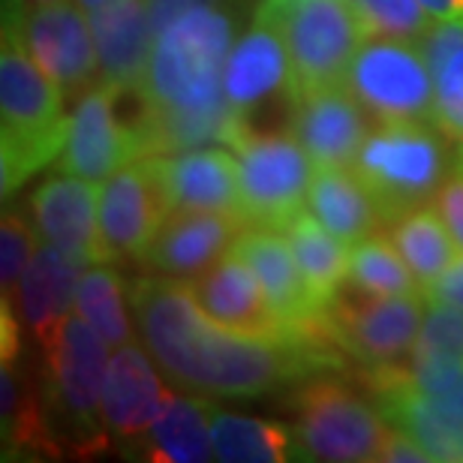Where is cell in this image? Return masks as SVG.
Instances as JSON below:
<instances>
[{
	"label": "cell",
	"instance_id": "cell-1",
	"mask_svg": "<svg viewBox=\"0 0 463 463\" xmlns=\"http://www.w3.org/2000/svg\"><path fill=\"white\" fill-rule=\"evenodd\" d=\"M138 340L172 383L205 397H262L337 367L313 337L241 335L211 319L178 277H142L129 283Z\"/></svg>",
	"mask_w": 463,
	"mask_h": 463
},
{
	"label": "cell",
	"instance_id": "cell-2",
	"mask_svg": "<svg viewBox=\"0 0 463 463\" xmlns=\"http://www.w3.org/2000/svg\"><path fill=\"white\" fill-rule=\"evenodd\" d=\"M235 43V18L214 6H196L154 40L138 97L147 156L205 145L238 147L250 136L247 120L226 103L223 70Z\"/></svg>",
	"mask_w": 463,
	"mask_h": 463
},
{
	"label": "cell",
	"instance_id": "cell-3",
	"mask_svg": "<svg viewBox=\"0 0 463 463\" xmlns=\"http://www.w3.org/2000/svg\"><path fill=\"white\" fill-rule=\"evenodd\" d=\"M0 193L9 199L36 172L58 163L70 136L63 90L13 33L0 52Z\"/></svg>",
	"mask_w": 463,
	"mask_h": 463
},
{
	"label": "cell",
	"instance_id": "cell-4",
	"mask_svg": "<svg viewBox=\"0 0 463 463\" xmlns=\"http://www.w3.org/2000/svg\"><path fill=\"white\" fill-rule=\"evenodd\" d=\"M449 136L430 120H383L373 127L352 163L379 202L385 223L430 205L455 172Z\"/></svg>",
	"mask_w": 463,
	"mask_h": 463
},
{
	"label": "cell",
	"instance_id": "cell-5",
	"mask_svg": "<svg viewBox=\"0 0 463 463\" xmlns=\"http://www.w3.org/2000/svg\"><path fill=\"white\" fill-rule=\"evenodd\" d=\"M256 18L283 33L292 61L289 97L344 85L346 70L364 43L349 0H259Z\"/></svg>",
	"mask_w": 463,
	"mask_h": 463
},
{
	"label": "cell",
	"instance_id": "cell-6",
	"mask_svg": "<svg viewBox=\"0 0 463 463\" xmlns=\"http://www.w3.org/2000/svg\"><path fill=\"white\" fill-rule=\"evenodd\" d=\"M43 349L49 361L52 412L81 455L99 451L109 442L103 421V383L112 358L109 344L72 310Z\"/></svg>",
	"mask_w": 463,
	"mask_h": 463
},
{
	"label": "cell",
	"instance_id": "cell-7",
	"mask_svg": "<svg viewBox=\"0 0 463 463\" xmlns=\"http://www.w3.org/2000/svg\"><path fill=\"white\" fill-rule=\"evenodd\" d=\"M388 430L392 424L383 410L370 406L364 397L337 379L317 373L301 385L295 439L304 460H376Z\"/></svg>",
	"mask_w": 463,
	"mask_h": 463
},
{
	"label": "cell",
	"instance_id": "cell-8",
	"mask_svg": "<svg viewBox=\"0 0 463 463\" xmlns=\"http://www.w3.org/2000/svg\"><path fill=\"white\" fill-rule=\"evenodd\" d=\"M4 33H13L24 45L63 97H81L99 81L94 24L76 0L40 6L4 0Z\"/></svg>",
	"mask_w": 463,
	"mask_h": 463
},
{
	"label": "cell",
	"instance_id": "cell-9",
	"mask_svg": "<svg viewBox=\"0 0 463 463\" xmlns=\"http://www.w3.org/2000/svg\"><path fill=\"white\" fill-rule=\"evenodd\" d=\"M344 85L376 120H430L437 88L421 43L397 36H364Z\"/></svg>",
	"mask_w": 463,
	"mask_h": 463
},
{
	"label": "cell",
	"instance_id": "cell-10",
	"mask_svg": "<svg viewBox=\"0 0 463 463\" xmlns=\"http://www.w3.org/2000/svg\"><path fill=\"white\" fill-rule=\"evenodd\" d=\"M241 217L247 226L286 229L307 211L317 163L292 133H250L235 147Z\"/></svg>",
	"mask_w": 463,
	"mask_h": 463
},
{
	"label": "cell",
	"instance_id": "cell-11",
	"mask_svg": "<svg viewBox=\"0 0 463 463\" xmlns=\"http://www.w3.org/2000/svg\"><path fill=\"white\" fill-rule=\"evenodd\" d=\"M424 295H370V292H337L328 304L322 331L349 352L352 358L370 367L403 364L419 340Z\"/></svg>",
	"mask_w": 463,
	"mask_h": 463
},
{
	"label": "cell",
	"instance_id": "cell-12",
	"mask_svg": "<svg viewBox=\"0 0 463 463\" xmlns=\"http://www.w3.org/2000/svg\"><path fill=\"white\" fill-rule=\"evenodd\" d=\"M124 90L97 81L76 99L70 112V136L61 154V172L79 175L90 184H103L120 165L147 156L142 120L120 115Z\"/></svg>",
	"mask_w": 463,
	"mask_h": 463
},
{
	"label": "cell",
	"instance_id": "cell-13",
	"mask_svg": "<svg viewBox=\"0 0 463 463\" xmlns=\"http://www.w3.org/2000/svg\"><path fill=\"white\" fill-rule=\"evenodd\" d=\"M376 406L388 424L410 433L439 463H463V373L433 394L419 392L401 370L373 367Z\"/></svg>",
	"mask_w": 463,
	"mask_h": 463
},
{
	"label": "cell",
	"instance_id": "cell-14",
	"mask_svg": "<svg viewBox=\"0 0 463 463\" xmlns=\"http://www.w3.org/2000/svg\"><path fill=\"white\" fill-rule=\"evenodd\" d=\"M165 202L147 156L120 165L99 184V256L142 259L165 220Z\"/></svg>",
	"mask_w": 463,
	"mask_h": 463
},
{
	"label": "cell",
	"instance_id": "cell-15",
	"mask_svg": "<svg viewBox=\"0 0 463 463\" xmlns=\"http://www.w3.org/2000/svg\"><path fill=\"white\" fill-rule=\"evenodd\" d=\"M235 250L253 268L274 317L292 337H313L317 331H322L326 310L310 295L283 229L244 226L235 241Z\"/></svg>",
	"mask_w": 463,
	"mask_h": 463
},
{
	"label": "cell",
	"instance_id": "cell-16",
	"mask_svg": "<svg viewBox=\"0 0 463 463\" xmlns=\"http://www.w3.org/2000/svg\"><path fill=\"white\" fill-rule=\"evenodd\" d=\"M292 99V136L298 138L317 169H352L370 133L367 109L346 85L304 90Z\"/></svg>",
	"mask_w": 463,
	"mask_h": 463
},
{
	"label": "cell",
	"instance_id": "cell-17",
	"mask_svg": "<svg viewBox=\"0 0 463 463\" xmlns=\"http://www.w3.org/2000/svg\"><path fill=\"white\" fill-rule=\"evenodd\" d=\"M160 184L165 211H208V214H241L238 156L220 147L147 156Z\"/></svg>",
	"mask_w": 463,
	"mask_h": 463
},
{
	"label": "cell",
	"instance_id": "cell-18",
	"mask_svg": "<svg viewBox=\"0 0 463 463\" xmlns=\"http://www.w3.org/2000/svg\"><path fill=\"white\" fill-rule=\"evenodd\" d=\"M241 214H208V211H169L142 262L156 274L196 280L211 271L244 232Z\"/></svg>",
	"mask_w": 463,
	"mask_h": 463
},
{
	"label": "cell",
	"instance_id": "cell-19",
	"mask_svg": "<svg viewBox=\"0 0 463 463\" xmlns=\"http://www.w3.org/2000/svg\"><path fill=\"white\" fill-rule=\"evenodd\" d=\"M160 364L145 344H124L112 349L103 383V421L118 439H142L169 403Z\"/></svg>",
	"mask_w": 463,
	"mask_h": 463
},
{
	"label": "cell",
	"instance_id": "cell-20",
	"mask_svg": "<svg viewBox=\"0 0 463 463\" xmlns=\"http://www.w3.org/2000/svg\"><path fill=\"white\" fill-rule=\"evenodd\" d=\"M36 235L63 253L103 262L99 256V184L61 172L43 181L31 196Z\"/></svg>",
	"mask_w": 463,
	"mask_h": 463
},
{
	"label": "cell",
	"instance_id": "cell-21",
	"mask_svg": "<svg viewBox=\"0 0 463 463\" xmlns=\"http://www.w3.org/2000/svg\"><path fill=\"white\" fill-rule=\"evenodd\" d=\"M90 24L97 40L99 81L124 94H136L145 81L156 40L151 0H109L90 9Z\"/></svg>",
	"mask_w": 463,
	"mask_h": 463
},
{
	"label": "cell",
	"instance_id": "cell-22",
	"mask_svg": "<svg viewBox=\"0 0 463 463\" xmlns=\"http://www.w3.org/2000/svg\"><path fill=\"white\" fill-rule=\"evenodd\" d=\"M88 265L90 262L85 259L63 253L43 238L36 244L31 265L13 292V307L43 346L58 335L63 319L76 310L79 280L88 271Z\"/></svg>",
	"mask_w": 463,
	"mask_h": 463
},
{
	"label": "cell",
	"instance_id": "cell-23",
	"mask_svg": "<svg viewBox=\"0 0 463 463\" xmlns=\"http://www.w3.org/2000/svg\"><path fill=\"white\" fill-rule=\"evenodd\" d=\"M193 292L202 310L232 331L259 337H292L274 317L262 283L235 247L211 271L193 280Z\"/></svg>",
	"mask_w": 463,
	"mask_h": 463
},
{
	"label": "cell",
	"instance_id": "cell-24",
	"mask_svg": "<svg viewBox=\"0 0 463 463\" xmlns=\"http://www.w3.org/2000/svg\"><path fill=\"white\" fill-rule=\"evenodd\" d=\"M292 85V61L283 33L274 24L256 18L253 27L232 43L223 70L226 103L247 120V115L265 103L268 97Z\"/></svg>",
	"mask_w": 463,
	"mask_h": 463
},
{
	"label": "cell",
	"instance_id": "cell-25",
	"mask_svg": "<svg viewBox=\"0 0 463 463\" xmlns=\"http://www.w3.org/2000/svg\"><path fill=\"white\" fill-rule=\"evenodd\" d=\"M307 211L344 244L376 235V229L385 223L373 190L355 169H317Z\"/></svg>",
	"mask_w": 463,
	"mask_h": 463
},
{
	"label": "cell",
	"instance_id": "cell-26",
	"mask_svg": "<svg viewBox=\"0 0 463 463\" xmlns=\"http://www.w3.org/2000/svg\"><path fill=\"white\" fill-rule=\"evenodd\" d=\"M428 298V295H424ZM410 385L424 394L446 388L451 379L463 373V310L446 301L428 298L419 340L406 358V364H394Z\"/></svg>",
	"mask_w": 463,
	"mask_h": 463
},
{
	"label": "cell",
	"instance_id": "cell-27",
	"mask_svg": "<svg viewBox=\"0 0 463 463\" xmlns=\"http://www.w3.org/2000/svg\"><path fill=\"white\" fill-rule=\"evenodd\" d=\"M214 403L193 394H172L160 419L145 433L147 458L160 463H205L217 460L211 437Z\"/></svg>",
	"mask_w": 463,
	"mask_h": 463
},
{
	"label": "cell",
	"instance_id": "cell-28",
	"mask_svg": "<svg viewBox=\"0 0 463 463\" xmlns=\"http://www.w3.org/2000/svg\"><path fill=\"white\" fill-rule=\"evenodd\" d=\"M283 232L289 238L295 259H298L310 295L322 310H328V304L337 298L349 277V244L331 235L310 211H301Z\"/></svg>",
	"mask_w": 463,
	"mask_h": 463
},
{
	"label": "cell",
	"instance_id": "cell-29",
	"mask_svg": "<svg viewBox=\"0 0 463 463\" xmlns=\"http://www.w3.org/2000/svg\"><path fill=\"white\" fill-rule=\"evenodd\" d=\"M419 43L437 88L433 124L451 142L463 145V22H433Z\"/></svg>",
	"mask_w": 463,
	"mask_h": 463
},
{
	"label": "cell",
	"instance_id": "cell-30",
	"mask_svg": "<svg viewBox=\"0 0 463 463\" xmlns=\"http://www.w3.org/2000/svg\"><path fill=\"white\" fill-rule=\"evenodd\" d=\"M388 226H392L388 229L392 244L401 250V256L406 259V265L412 268V274L419 277V283L424 286V295H428L430 286L437 283L460 256L449 226L442 223L433 202L397 217L394 223H388Z\"/></svg>",
	"mask_w": 463,
	"mask_h": 463
},
{
	"label": "cell",
	"instance_id": "cell-31",
	"mask_svg": "<svg viewBox=\"0 0 463 463\" xmlns=\"http://www.w3.org/2000/svg\"><path fill=\"white\" fill-rule=\"evenodd\" d=\"M211 437H214V455L223 463H283L298 458L292 455L295 442L283 424L223 412L217 406L211 412Z\"/></svg>",
	"mask_w": 463,
	"mask_h": 463
},
{
	"label": "cell",
	"instance_id": "cell-32",
	"mask_svg": "<svg viewBox=\"0 0 463 463\" xmlns=\"http://www.w3.org/2000/svg\"><path fill=\"white\" fill-rule=\"evenodd\" d=\"M129 289H124L120 274L109 262L88 265L76 292V313L106 340L109 349L133 344L138 337L136 319H129Z\"/></svg>",
	"mask_w": 463,
	"mask_h": 463
},
{
	"label": "cell",
	"instance_id": "cell-33",
	"mask_svg": "<svg viewBox=\"0 0 463 463\" xmlns=\"http://www.w3.org/2000/svg\"><path fill=\"white\" fill-rule=\"evenodd\" d=\"M349 280L352 289L370 295H424V286L406 265L401 250L383 235L349 244Z\"/></svg>",
	"mask_w": 463,
	"mask_h": 463
},
{
	"label": "cell",
	"instance_id": "cell-34",
	"mask_svg": "<svg viewBox=\"0 0 463 463\" xmlns=\"http://www.w3.org/2000/svg\"><path fill=\"white\" fill-rule=\"evenodd\" d=\"M349 6L355 9L364 36H397L419 43L437 22L421 0H349Z\"/></svg>",
	"mask_w": 463,
	"mask_h": 463
},
{
	"label": "cell",
	"instance_id": "cell-35",
	"mask_svg": "<svg viewBox=\"0 0 463 463\" xmlns=\"http://www.w3.org/2000/svg\"><path fill=\"white\" fill-rule=\"evenodd\" d=\"M40 241L33 238V229L18 211H4V223H0V289L4 298L15 292L18 280L27 271L31 259L36 253Z\"/></svg>",
	"mask_w": 463,
	"mask_h": 463
},
{
	"label": "cell",
	"instance_id": "cell-36",
	"mask_svg": "<svg viewBox=\"0 0 463 463\" xmlns=\"http://www.w3.org/2000/svg\"><path fill=\"white\" fill-rule=\"evenodd\" d=\"M433 208L439 211L442 223L449 226L451 238H455L458 250L463 253V169L455 165V172L449 175L437 193V199H433Z\"/></svg>",
	"mask_w": 463,
	"mask_h": 463
},
{
	"label": "cell",
	"instance_id": "cell-37",
	"mask_svg": "<svg viewBox=\"0 0 463 463\" xmlns=\"http://www.w3.org/2000/svg\"><path fill=\"white\" fill-rule=\"evenodd\" d=\"M376 460H383V463H433L428 449H424L421 442H415L410 433L394 428V424H392V430H388Z\"/></svg>",
	"mask_w": 463,
	"mask_h": 463
},
{
	"label": "cell",
	"instance_id": "cell-38",
	"mask_svg": "<svg viewBox=\"0 0 463 463\" xmlns=\"http://www.w3.org/2000/svg\"><path fill=\"white\" fill-rule=\"evenodd\" d=\"M428 298L433 301H446L451 307L463 310V253L455 259V265L439 277L437 283L428 289Z\"/></svg>",
	"mask_w": 463,
	"mask_h": 463
},
{
	"label": "cell",
	"instance_id": "cell-39",
	"mask_svg": "<svg viewBox=\"0 0 463 463\" xmlns=\"http://www.w3.org/2000/svg\"><path fill=\"white\" fill-rule=\"evenodd\" d=\"M217 0H151V22L154 33H160L163 27H169L175 18H181L184 13L196 6H214Z\"/></svg>",
	"mask_w": 463,
	"mask_h": 463
},
{
	"label": "cell",
	"instance_id": "cell-40",
	"mask_svg": "<svg viewBox=\"0 0 463 463\" xmlns=\"http://www.w3.org/2000/svg\"><path fill=\"white\" fill-rule=\"evenodd\" d=\"M13 304H9V298H4V304H0V340H4V346H0V355H4V361H9L13 364L15 355H18V322L13 317Z\"/></svg>",
	"mask_w": 463,
	"mask_h": 463
},
{
	"label": "cell",
	"instance_id": "cell-41",
	"mask_svg": "<svg viewBox=\"0 0 463 463\" xmlns=\"http://www.w3.org/2000/svg\"><path fill=\"white\" fill-rule=\"evenodd\" d=\"M421 6L437 22H463V0H421Z\"/></svg>",
	"mask_w": 463,
	"mask_h": 463
},
{
	"label": "cell",
	"instance_id": "cell-42",
	"mask_svg": "<svg viewBox=\"0 0 463 463\" xmlns=\"http://www.w3.org/2000/svg\"><path fill=\"white\" fill-rule=\"evenodd\" d=\"M76 4H79L81 9H88V13H90V9H97V6L109 4V0H76Z\"/></svg>",
	"mask_w": 463,
	"mask_h": 463
},
{
	"label": "cell",
	"instance_id": "cell-43",
	"mask_svg": "<svg viewBox=\"0 0 463 463\" xmlns=\"http://www.w3.org/2000/svg\"><path fill=\"white\" fill-rule=\"evenodd\" d=\"M27 4H33V6H40V4H61V0H27Z\"/></svg>",
	"mask_w": 463,
	"mask_h": 463
},
{
	"label": "cell",
	"instance_id": "cell-44",
	"mask_svg": "<svg viewBox=\"0 0 463 463\" xmlns=\"http://www.w3.org/2000/svg\"><path fill=\"white\" fill-rule=\"evenodd\" d=\"M455 165H458V169H463V145L458 147V163Z\"/></svg>",
	"mask_w": 463,
	"mask_h": 463
}]
</instances>
